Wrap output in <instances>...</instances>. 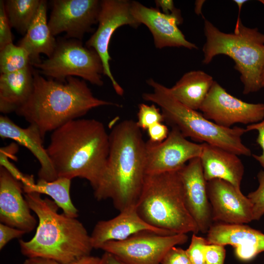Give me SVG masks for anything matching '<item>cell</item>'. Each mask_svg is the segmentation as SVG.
<instances>
[{"label": "cell", "instance_id": "d4e9b609", "mask_svg": "<svg viewBox=\"0 0 264 264\" xmlns=\"http://www.w3.org/2000/svg\"><path fill=\"white\" fill-rule=\"evenodd\" d=\"M71 180L60 177L51 181L39 179L32 185L23 186V190L25 193L37 192L49 196L65 215L77 218L78 210L72 203L70 196Z\"/></svg>", "mask_w": 264, "mask_h": 264}, {"label": "cell", "instance_id": "3957f363", "mask_svg": "<svg viewBox=\"0 0 264 264\" xmlns=\"http://www.w3.org/2000/svg\"><path fill=\"white\" fill-rule=\"evenodd\" d=\"M41 195L37 192L24 195L39 222L31 240H19L22 254L27 258H49L62 264L90 255L93 248L90 235L83 224L76 218L59 213L55 202Z\"/></svg>", "mask_w": 264, "mask_h": 264}, {"label": "cell", "instance_id": "6da1fadb", "mask_svg": "<svg viewBox=\"0 0 264 264\" xmlns=\"http://www.w3.org/2000/svg\"><path fill=\"white\" fill-rule=\"evenodd\" d=\"M46 149L58 177L87 180L100 200L110 151L109 134L101 122L71 120L52 132Z\"/></svg>", "mask_w": 264, "mask_h": 264}, {"label": "cell", "instance_id": "f546056e", "mask_svg": "<svg viewBox=\"0 0 264 264\" xmlns=\"http://www.w3.org/2000/svg\"><path fill=\"white\" fill-rule=\"evenodd\" d=\"M207 244L206 238L193 234L190 244L185 250L192 264H205V248Z\"/></svg>", "mask_w": 264, "mask_h": 264}, {"label": "cell", "instance_id": "1f68e13d", "mask_svg": "<svg viewBox=\"0 0 264 264\" xmlns=\"http://www.w3.org/2000/svg\"><path fill=\"white\" fill-rule=\"evenodd\" d=\"M225 252L223 245L207 244L205 248V264H224Z\"/></svg>", "mask_w": 264, "mask_h": 264}, {"label": "cell", "instance_id": "4316f807", "mask_svg": "<svg viewBox=\"0 0 264 264\" xmlns=\"http://www.w3.org/2000/svg\"><path fill=\"white\" fill-rule=\"evenodd\" d=\"M0 50V74L18 71L31 66L27 52L19 45L12 43Z\"/></svg>", "mask_w": 264, "mask_h": 264}, {"label": "cell", "instance_id": "44dd1931", "mask_svg": "<svg viewBox=\"0 0 264 264\" xmlns=\"http://www.w3.org/2000/svg\"><path fill=\"white\" fill-rule=\"evenodd\" d=\"M202 144L200 159L206 180L220 179L240 189L244 166L238 155L216 146Z\"/></svg>", "mask_w": 264, "mask_h": 264}, {"label": "cell", "instance_id": "30bf717a", "mask_svg": "<svg viewBox=\"0 0 264 264\" xmlns=\"http://www.w3.org/2000/svg\"><path fill=\"white\" fill-rule=\"evenodd\" d=\"M132 1L128 0H103L98 17V27L87 41L88 47L94 49L100 56L104 74L109 77L116 93L122 96L124 89L114 79L110 66L111 60L109 46L114 31L120 26L129 25L137 28L140 25L133 17L131 10Z\"/></svg>", "mask_w": 264, "mask_h": 264}, {"label": "cell", "instance_id": "5b68a950", "mask_svg": "<svg viewBox=\"0 0 264 264\" xmlns=\"http://www.w3.org/2000/svg\"><path fill=\"white\" fill-rule=\"evenodd\" d=\"M147 84L152 92L144 93L143 99L159 107L164 121L172 128L177 129L185 137L222 148L238 155L250 156L251 150L242 141L245 129L235 126L225 128L206 118L196 110L177 100L170 88L150 78Z\"/></svg>", "mask_w": 264, "mask_h": 264}, {"label": "cell", "instance_id": "603a6c76", "mask_svg": "<svg viewBox=\"0 0 264 264\" xmlns=\"http://www.w3.org/2000/svg\"><path fill=\"white\" fill-rule=\"evenodd\" d=\"M31 66L18 71L0 74V111L16 112L27 101L33 88Z\"/></svg>", "mask_w": 264, "mask_h": 264}, {"label": "cell", "instance_id": "7bdbcfd3", "mask_svg": "<svg viewBox=\"0 0 264 264\" xmlns=\"http://www.w3.org/2000/svg\"><path fill=\"white\" fill-rule=\"evenodd\" d=\"M261 83L262 88L264 87V67L262 72L261 77Z\"/></svg>", "mask_w": 264, "mask_h": 264}, {"label": "cell", "instance_id": "d6a6232c", "mask_svg": "<svg viewBox=\"0 0 264 264\" xmlns=\"http://www.w3.org/2000/svg\"><path fill=\"white\" fill-rule=\"evenodd\" d=\"M160 264H192L186 250L175 246L171 248L163 257Z\"/></svg>", "mask_w": 264, "mask_h": 264}, {"label": "cell", "instance_id": "9c48e42d", "mask_svg": "<svg viewBox=\"0 0 264 264\" xmlns=\"http://www.w3.org/2000/svg\"><path fill=\"white\" fill-rule=\"evenodd\" d=\"M188 240L186 234L166 235L145 231L123 241L108 242L100 249L126 264H160L171 248Z\"/></svg>", "mask_w": 264, "mask_h": 264}, {"label": "cell", "instance_id": "ac0fdd59", "mask_svg": "<svg viewBox=\"0 0 264 264\" xmlns=\"http://www.w3.org/2000/svg\"><path fill=\"white\" fill-rule=\"evenodd\" d=\"M207 234L208 244L230 245L244 262L264 251V234L244 224L213 223Z\"/></svg>", "mask_w": 264, "mask_h": 264}, {"label": "cell", "instance_id": "4dcf8cb0", "mask_svg": "<svg viewBox=\"0 0 264 264\" xmlns=\"http://www.w3.org/2000/svg\"><path fill=\"white\" fill-rule=\"evenodd\" d=\"M11 27L5 11L4 0H0V50L13 43Z\"/></svg>", "mask_w": 264, "mask_h": 264}, {"label": "cell", "instance_id": "e575fe53", "mask_svg": "<svg viewBox=\"0 0 264 264\" xmlns=\"http://www.w3.org/2000/svg\"><path fill=\"white\" fill-rule=\"evenodd\" d=\"M26 232L14 228L2 223H0V249L3 247L12 240L19 238L26 234Z\"/></svg>", "mask_w": 264, "mask_h": 264}, {"label": "cell", "instance_id": "ffe728a7", "mask_svg": "<svg viewBox=\"0 0 264 264\" xmlns=\"http://www.w3.org/2000/svg\"><path fill=\"white\" fill-rule=\"evenodd\" d=\"M0 136L3 139H12L31 152L40 165L38 173L39 179L51 181L58 178L46 149L43 146L44 138L35 125L30 124L26 128H22L7 116L0 115Z\"/></svg>", "mask_w": 264, "mask_h": 264}, {"label": "cell", "instance_id": "7402d4cb", "mask_svg": "<svg viewBox=\"0 0 264 264\" xmlns=\"http://www.w3.org/2000/svg\"><path fill=\"white\" fill-rule=\"evenodd\" d=\"M57 40L51 33L47 21V1L41 0L37 14L18 45L28 53L31 66L40 63V54L48 58L53 53Z\"/></svg>", "mask_w": 264, "mask_h": 264}, {"label": "cell", "instance_id": "d6986e66", "mask_svg": "<svg viewBox=\"0 0 264 264\" xmlns=\"http://www.w3.org/2000/svg\"><path fill=\"white\" fill-rule=\"evenodd\" d=\"M145 231L166 235L176 234L149 225L133 207L120 212L113 218L98 221L90 234L91 244L93 249H100L108 242L123 241Z\"/></svg>", "mask_w": 264, "mask_h": 264}, {"label": "cell", "instance_id": "277c9868", "mask_svg": "<svg viewBox=\"0 0 264 264\" xmlns=\"http://www.w3.org/2000/svg\"><path fill=\"white\" fill-rule=\"evenodd\" d=\"M105 184L100 200L110 198L120 212L135 207L146 176V142L136 122L124 120L109 133Z\"/></svg>", "mask_w": 264, "mask_h": 264}, {"label": "cell", "instance_id": "f35d334b", "mask_svg": "<svg viewBox=\"0 0 264 264\" xmlns=\"http://www.w3.org/2000/svg\"><path fill=\"white\" fill-rule=\"evenodd\" d=\"M100 264H126L113 254L105 252L100 257Z\"/></svg>", "mask_w": 264, "mask_h": 264}, {"label": "cell", "instance_id": "7c38bea8", "mask_svg": "<svg viewBox=\"0 0 264 264\" xmlns=\"http://www.w3.org/2000/svg\"><path fill=\"white\" fill-rule=\"evenodd\" d=\"M48 25L53 36L63 32L66 38L81 41L98 23L101 0H53Z\"/></svg>", "mask_w": 264, "mask_h": 264}, {"label": "cell", "instance_id": "9a60e30c", "mask_svg": "<svg viewBox=\"0 0 264 264\" xmlns=\"http://www.w3.org/2000/svg\"><path fill=\"white\" fill-rule=\"evenodd\" d=\"M131 10L136 21L145 25L151 31L156 48L183 47L189 49H198L195 44L186 39L178 27L183 22L179 9L165 14L157 8L148 7L138 1H132Z\"/></svg>", "mask_w": 264, "mask_h": 264}, {"label": "cell", "instance_id": "8fae6325", "mask_svg": "<svg viewBox=\"0 0 264 264\" xmlns=\"http://www.w3.org/2000/svg\"><path fill=\"white\" fill-rule=\"evenodd\" d=\"M199 110L207 119L225 128L250 125L264 119V104L249 103L235 97L214 81Z\"/></svg>", "mask_w": 264, "mask_h": 264}, {"label": "cell", "instance_id": "5bb4252c", "mask_svg": "<svg viewBox=\"0 0 264 264\" xmlns=\"http://www.w3.org/2000/svg\"><path fill=\"white\" fill-rule=\"evenodd\" d=\"M206 186L215 223L245 224L253 220L252 203L240 189L218 178L207 181Z\"/></svg>", "mask_w": 264, "mask_h": 264}, {"label": "cell", "instance_id": "f1b7e54d", "mask_svg": "<svg viewBox=\"0 0 264 264\" xmlns=\"http://www.w3.org/2000/svg\"><path fill=\"white\" fill-rule=\"evenodd\" d=\"M259 186L249 193L247 198L252 205L253 220H259L264 214V170L257 175Z\"/></svg>", "mask_w": 264, "mask_h": 264}, {"label": "cell", "instance_id": "60d3db41", "mask_svg": "<svg viewBox=\"0 0 264 264\" xmlns=\"http://www.w3.org/2000/svg\"><path fill=\"white\" fill-rule=\"evenodd\" d=\"M234 1L237 4L238 8H239V13H238V16L237 20V22L236 23V25L238 24L239 22L241 21V19L240 18V15L241 13V10L242 8V6L243 4L247 1V0H235Z\"/></svg>", "mask_w": 264, "mask_h": 264}, {"label": "cell", "instance_id": "83f0119b", "mask_svg": "<svg viewBox=\"0 0 264 264\" xmlns=\"http://www.w3.org/2000/svg\"><path fill=\"white\" fill-rule=\"evenodd\" d=\"M164 121L160 108L153 104L148 105L141 103L138 105L137 126L141 129L147 130L152 125Z\"/></svg>", "mask_w": 264, "mask_h": 264}, {"label": "cell", "instance_id": "cb8c5ba5", "mask_svg": "<svg viewBox=\"0 0 264 264\" xmlns=\"http://www.w3.org/2000/svg\"><path fill=\"white\" fill-rule=\"evenodd\" d=\"M214 82L213 77L201 70L185 73L171 88L175 98L186 107L199 110Z\"/></svg>", "mask_w": 264, "mask_h": 264}, {"label": "cell", "instance_id": "7a4b0ae2", "mask_svg": "<svg viewBox=\"0 0 264 264\" xmlns=\"http://www.w3.org/2000/svg\"><path fill=\"white\" fill-rule=\"evenodd\" d=\"M33 88L27 101L15 112L35 125L44 138L66 123L86 115L91 110L118 104L95 97L86 81L69 76L64 82L46 79L33 70Z\"/></svg>", "mask_w": 264, "mask_h": 264}, {"label": "cell", "instance_id": "d590c367", "mask_svg": "<svg viewBox=\"0 0 264 264\" xmlns=\"http://www.w3.org/2000/svg\"><path fill=\"white\" fill-rule=\"evenodd\" d=\"M147 131L149 137V141L155 143L163 141L169 133L168 127L162 122L152 125Z\"/></svg>", "mask_w": 264, "mask_h": 264}, {"label": "cell", "instance_id": "836d02e7", "mask_svg": "<svg viewBox=\"0 0 264 264\" xmlns=\"http://www.w3.org/2000/svg\"><path fill=\"white\" fill-rule=\"evenodd\" d=\"M245 130L246 132L254 130L258 132L256 142L261 147L262 152L260 155L252 154V156L264 170V119L258 123L247 125Z\"/></svg>", "mask_w": 264, "mask_h": 264}, {"label": "cell", "instance_id": "52a82bcc", "mask_svg": "<svg viewBox=\"0 0 264 264\" xmlns=\"http://www.w3.org/2000/svg\"><path fill=\"white\" fill-rule=\"evenodd\" d=\"M206 37L202 51V63L208 64L218 55L229 56L235 62L234 68L240 74L243 93L256 92L262 88L261 77L264 67V33L257 28L244 26L241 21L233 33L220 30L205 20Z\"/></svg>", "mask_w": 264, "mask_h": 264}, {"label": "cell", "instance_id": "ba28073f", "mask_svg": "<svg viewBox=\"0 0 264 264\" xmlns=\"http://www.w3.org/2000/svg\"><path fill=\"white\" fill-rule=\"evenodd\" d=\"M33 66L41 74L57 81L64 82L68 77L78 76L94 85H103L104 68L100 56L80 40L66 38L57 40L51 56Z\"/></svg>", "mask_w": 264, "mask_h": 264}, {"label": "cell", "instance_id": "74e56055", "mask_svg": "<svg viewBox=\"0 0 264 264\" xmlns=\"http://www.w3.org/2000/svg\"><path fill=\"white\" fill-rule=\"evenodd\" d=\"M23 264H62L54 260L41 257L27 258Z\"/></svg>", "mask_w": 264, "mask_h": 264}, {"label": "cell", "instance_id": "ab89813d", "mask_svg": "<svg viewBox=\"0 0 264 264\" xmlns=\"http://www.w3.org/2000/svg\"><path fill=\"white\" fill-rule=\"evenodd\" d=\"M100 260L99 257L88 255L68 264H100Z\"/></svg>", "mask_w": 264, "mask_h": 264}, {"label": "cell", "instance_id": "8992f818", "mask_svg": "<svg viewBox=\"0 0 264 264\" xmlns=\"http://www.w3.org/2000/svg\"><path fill=\"white\" fill-rule=\"evenodd\" d=\"M135 209L155 228L174 234L199 232L186 207L178 170L146 174Z\"/></svg>", "mask_w": 264, "mask_h": 264}, {"label": "cell", "instance_id": "e0dca14e", "mask_svg": "<svg viewBox=\"0 0 264 264\" xmlns=\"http://www.w3.org/2000/svg\"><path fill=\"white\" fill-rule=\"evenodd\" d=\"M22 184L5 168L0 167V221L8 226L31 232L37 225L35 218L22 196Z\"/></svg>", "mask_w": 264, "mask_h": 264}, {"label": "cell", "instance_id": "2e32d148", "mask_svg": "<svg viewBox=\"0 0 264 264\" xmlns=\"http://www.w3.org/2000/svg\"><path fill=\"white\" fill-rule=\"evenodd\" d=\"M186 207L199 232L207 233L213 224L211 205L207 192V181L200 157L190 160L178 170Z\"/></svg>", "mask_w": 264, "mask_h": 264}, {"label": "cell", "instance_id": "484cf974", "mask_svg": "<svg viewBox=\"0 0 264 264\" xmlns=\"http://www.w3.org/2000/svg\"><path fill=\"white\" fill-rule=\"evenodd\" d=\"M41 1L4 0L5 11L11 27L24 36L37 14Z\"/></svg>", "mask_w": 264, "mask_h": 264}, {"label": "cell", "instance_id": "4fadbf2b", "mask_svg": "<svg viewBox=\"0 0 264 264\" xmlns=\"http://www.w3.org/2000/svg\"><path fill=\"white\" fill-rule=\"evenodd\" d=\"M202 144L186 139L176 128H172L167 138L161 143L146 142V173L178 171L190 160L200 157Z\"/></svg>", "mask_w": 264, "mask_h": 264}, {"label": "cell", "instance_id": "8d00e7d4", "mask_svg": "<svg viewBox=\"0 0 264 264\" xmlns=\"http://www.w3.org/2000/svg\"><path fill=\"white\" fill-rule=\"evenodd\" d=\"M154 2L157 8H161L162 13L165 14L171 13L177 9L172 0H156Z\"/></svg>", "mask_w": 264, "mask_h": 264}, {"label": "cell", "instance_id": "b9f144b4", "mask_svg": "<svg viewBox=\"0 0 264 264\" xmlns=\"http://www.w3.org/2000/svg\"><path fill=\"white\" fill-rule=\"evenodd\" d=\"M204 1H196L195 11L198 14H201V9Z\"/></svg>", "mask_w": 264, "mask_h": 264}]
</instances>
